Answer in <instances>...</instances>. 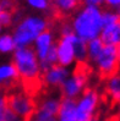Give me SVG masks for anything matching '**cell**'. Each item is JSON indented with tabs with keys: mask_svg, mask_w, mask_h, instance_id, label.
Here are the masks:
<instances>
[{
	"mask_svg": "<svg viewBox=\"0 0 120 121\" xmlns=\"http://www.w3.org/2000/svg\"><path fill=\"white\" fill-rule=\"evenodd\" d=\"M12 65L16 69L18 80L25 86V92L30 94V91H37L42 84V71L39 61L32 47L16 48L12 53Z\"/></svg>",
	"mask_w": 120,
	"mask_h": 121,
	"instance_id": "cell-1",
	"label": "cell"
},
{
	"mask_svg": "<svg viewBox=\"0 0 120 121\" xmlns=\"http://www.w3.org/2000/svg\"><path fill=\"white\" fill-rule=\"evenodd\" d=\"M102 13L103 10L101 8H96V6L79 8L70 22L74 34L86 43L92 39L99 38L103 27Z\"/></svg>",
	"mask_w": 120,
	"mask_h": 121,
	"instance_id": "cell-2",
	"label": "cell"
},
{
	"mask_svg": "<svg viewBox=\"0 0 120 121\" xmlns=\"http://www.w3.org/2000/svg\"><path fill=\"white\" fill-rule=\"evenodd\" d=\"M50 23L44 16L30 15L20 18L12 31V38L16 44V48L32 47L37 37L48 30Z\"/></svg>",
	"mask_w": 120,
	"mask_h": 121,
	"instance_id": "cell-3",
	"label": "cell"
},
{
	"mask_svg": "<svg viewBox=\"0 0 120 121\" xmlns=\"http://www.w3.org/2000/svg\"><path fill=\"white\" fill-rule=\"evenodd\" d=\"M88 66L86 64H77L75 71L65 80V82L60 86V94L62 98L76 99L79 98L82 92L87 88L88 83Z\"/></svg>",
	"mask_w": 120,
	"mask_h": 121,
	"instance_id": "cell-4",
	"label": "cell"
},
{
	"mask_svg": "<svg viewBox=\"0 0 120 121\" xmlns=\"http://www.w3.org/2000/svg\"><path fill=\"white\" fill-rule=\"evenodd\" d=\"M6 108L30 121L36 110V102L31 94L25 91H18L15 87L10 89V93H6Z\"/></svg>",
	"mask_w": 120,
	"mask_h": 121,
	"instance_id": "cell-5",
	"label": "cell"
},
{
	"mask_svg": "<svg viewBox=\"0 0 120 121\" xmlns=\"http://www.w3.org/2000/svg\"><path fill=\"white\" fill-rule=\"evenodd\" d=\"M99 105V94L94 88H86L77 98L75 106L76 121H97L96 111Z\"/></svg>",
	"mask_w": 120,
	"mask_h": 121,
	"instance_id": "cell-6",
	"label": "cell"
},
{
	"mask_svg": "<svg viewBox=\"0 0 120 121\" xmlns=\"http://www.w3.org/2000/svg\"><path fill=\"white\" fill-rule=\"evenodd\" d=\"M119 59H120L119 45H105L104 44L99 56L94 61L97 71L102 78L107 80L108 77L118 73Z\"/></svg>",
	"mask_w": 120,
	"mask_h": 121,
	"instance_id": "cell-7",
	"label": "cell"
},
{
	"mask_svg": "<svg viewBox=\"0 0 120 121\" xmlns=\"http://www.w3.org/2000/svg\"><path fill=\"white\" fill-rule=\"evenodd\" d=\"M74 37H75V34L72 32L69 34L60 35L58 42H55L58 65L66 67V69L69 66L74 65V62H75V54H74V45H72Z\"/></svg>",
	"mask_w": 120,
	"mask_h": 121,
	"instance_id": "cell-8",
	"label": "cell"
},
{
	"mask_svg": "<svg viewBox=\"0 0 120 121\" xmlns=\"http://www.w3.org/2000/svg\"><path fill=\"white\" fill-rule=\"evenodd\" d=\"M70 71L66 67L60 65H55L42 73V83H44L48 88L56 89L65 82V80L70 76Z\"/></svg>",
	"mask_w": 120,
	"mask_h": 121,
	"instance_id": "cell-9",
	"label": "cell"
},
{
	"mask_svg": "<svg viewBox=\"0 0 120 121\" xmlns=\"http://www.w3.org/2000/svg\"><path fill=\"white\" fill-rule=\"evenodd\" d=\"M54 44H55V35H54V32L52 30H49V28L45 30L44 32H42L37 37V39L34 40L32 48H33L34 53H36L37 59H38L39 62L47 56L49 49H50Z\"/></svg>",
	"mask_w": 120,
	"mask_h": 121,
	"instance_id": "cell-10",
	"label": "cell"
},
{
	"mask_svg": "<svg viewBox=\"0 0 120 121\" xmlns=\"http://www.w3.org/2000/svg\"><path fill=\"white\" fill-rule=\"evenodd\" d=\"M18 75L16 69L11 62H6L0 65V89L9 92L10 89L15 88L18 82Z\"/></svg>",
	"mask_w": 120,
	"mask_h": 121,
	"instance_id": "cell-11",
	"label": "cell"
},
{
	"mask_svg": "<svg viewBox=\"0 0 120 121\" xmlns=\"http://www.w3.org/2000/svg\"><path fill=\"white\" fill-rule=\"evenodd\" d=\"M81 6V0H50V8L58 16L67 17Z\"/></svg>",
	"mask_w": 120,
	"mask_h": 121,
	"instance_id": "cell-12",
	"label": "cell"
},
{
	"mask_svg": "<svg viewBox=\"0 0 120 121\" xmlns=\"http://www.w3.org/2000/svg\"><path fill=\"white\" fill-rule=\"evenodd\" d=\"M99 39L105 45H119L120 44V22L103 26L99 34Z\"/></svg>",
	"mask_w": 120,
	"mask_h": 121,
	"instance_id": "cell-13",
	"label": "cell"
},
{
	"mask_svg": "<svg viewBox=\"0 0 120 121\" xmlns=\"http://www.w3.org/2000/svg\"><path fill=\"white\" fill-rule=\"evenodd\" d=\"M75 106H76L75 99L61 98L60 108L58 111V115H56V121H76Z\"/></svg>",
	"mask_w": 120,
	"mask_h": 121,
	"instance_id": "cell-14",
	"label": "cell"
},
{
	"mask_svg": "<svg viewBox=\"0 0 120 121\" xmlns=\"http://www.w3.org/2000/svg\"><path fill=\"white\" fill-rule=\"evenodd\" d=\"M105 93L111 99L113 103H118L120 98V78L119 75L115 73L107 78V86H105Z\"/></svg>",
	"mask_w": 120,
	"mask_h": 121,
	"instance_id": "cell-15",
	"label": "cell"
},
{
	"mask_svg": "<svg viewBox=\"0 0 120 121\" xmlns=\"http://www.w3.org/2000/svg\"><path fill=\"white\" fill-rule=\"evenodd\" d=\"M74 45V54H75V61L77 64H86L87 61V43L80 39L77 35L74 37L72 40Z\"/></svg>",
	"mask_w": 120,
	"mask_h": 121,
	"instance_id": "cell-16",
	"label": "cell"
},
{
	"mask_svg": "<svg viewBox=\"0 0 120 121\" xmlns=\"http://www.w3.org/2000/svg\"><path fill=\"white\" fill-rule=\"evenodd\" d=\"M103 47H104V44L99 38H96V39L87 42V60H89L91 62H94L97 60V58L99 56Z\"/></svg>",
	"mask_w": 120,
	"mask_h": 121,
	"instance_id": "cell-17",
	"label": "cell"
},
{
	"mask_svg": "<svg viewBox=\"0 0 120 121\" xmlns=\"http://www.w3.org/2000/svg\"><path fill=\"white\" fill-rule=\"evenodd\" d=\"M16 44L12 35L9 33L0 34V54H11L15 52Z\"/></svg>",
	"mask_w": 120,
	"mask_h": 121,
	"instance_id": "cell-18",
	"label": "cell"
},
{
	"mask_svg": "<svg viewBox=\"0 0 120 121\" xmlns=\"http://www.w3.org/2000/svg\"><path fill=\"white\" fill-rule=\"evenodd\" d=\"M27 5L37 11H48L50 10V0H26Z\"/></svg>",
	"mask_w": 120,
	"mask_h": 121,
	"instance_id": "cell-19",
	"label": "cell"
},
{
	"mask_svg": "<svg viewBox=\"0 0 120 121\" xmlns=\"http://www.w3.org/2000/svg\"><path fill=\"white\" fill-rule=\"evenodd\" d=\"M13 12H11V11H1L0 12V25H1L3 28L9 27L13 23Z\"/></svg>",
	"mask_w": 120,
	"mask_h": 121,
	"instance_id": "cell-20",
	"label": "cell"
},
{
	"mask_svg": "<svg viewBox=\"0 0 120 121\" xmlns=\"http://www.w3.org/2000/svg\"><path fill=\"white\" fill-rule=\"evenodd\" d=\"M1 115H3V120L4 121H27L23 117L18 116L17 114H15L13 111H11L9 108H5L1 111Z\"/></svg>",
	"mask_w": 120,
	"mask_h": 121,
	"instance_id": "cell-21",
	"label": "cell"
},
{
	"mask_svg": "<svg viewBox=\"0 0 120 121\" xmlns=\"http://www.w3.org/2000/svg\"><path fill=\"white\" fill-rule=\"evenodd\" d=\"M104 4L103 0H81L82 6H96V8H102Z\"/></svg>",
	"mask_w": 120,
	"mask_h": 121,
	"instance_id": "cell-22",
	"label": "cell"
},
{
	"mask_svg": "<svg viewBox=\"0 0 120 121\" xmlns=\"http://www.w3.org/2000/svg\"><path fill=\"white\" fill-rule=\"evenodd\" d=\"M103 1L104 4H107L109 6L110 10L116 11V9H119V6H120V0H103Z\"/></svg>",
	"mask_w": 120,
	"mask_h": 121,
	"instance_id": "cell-23",
	"label": "cell"
},
{
	"mask_svg": "<svg viewBox=\"0 0 120 121\" xmlns=\"http://www.w3.org/2000/svg\"><path fill=\"white\" fill-rule=\"evenodd\" d=\"M6 108V92L0 89V111H3Z\"/></svg>",
	"mask_w": 120,
	"mask_h": 121,
	"instance_id": "cell-24",
	"label": "cell"
},
{
	"mask_svg": "<svg viewBox=\"0 0 120 121\" xmlns=\"http://www.w3.org/2000/svg\"><path fill=\"white\" fill-rule=\"evenodd\" d=\"M45 121H56V117H54V119H49V120H45Z\"/></svg>",
	"mask_w": 120,
	"mask_h": 121,
	"instance_id": "cell-25",
	"label": "cell"
},
{
	"mask_svg": "<svg viewBox=\"0 0 120 121\" xmlns=\"http://www.w3.org/2000/svg\"><path fill=\"white\" fill-rule=\"evenodd\" d=\"M1 32H3V27H1V25H0V34H1Z\"/></svg>",
	"mask_w": 120,
	"mask_h": 121,
	"instance_id": "cell-26",
	"label": "cell"
},
{
	"mask_svg": "<svg viewBox=\"0 0 120 121\" xmlns=\"http://www.w3.org/2000/svg\"><path fill=\"white\" fill-rule=\"evenodd\" d=\"M1 11H3V10H1V8H0V12H1Z\"/></svg>",
	"mask_w": 120,
	"mask_h": 121,
	"instance_id": "cell-27",
	"label": "cell"
}]
</instances>
